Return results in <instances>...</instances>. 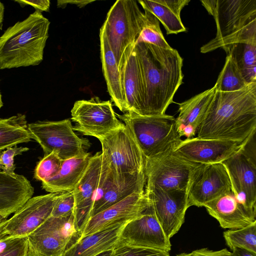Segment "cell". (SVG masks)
I'll list each match as a JSON object with an SVG mask.
<instances>
[{"label": "cell", "instance_id": "6", "mask_svg": "<svg viewBox=\"0 0 256 256\" xmlns=\"http://www.w3.org/2000/svg\"><path fill=\"white\" fill-rule=\"evenodd\" d=\"M256 132L242 146L222 163L228 174L232 190L236 198L256 214Z\"/></svg>", "mask_w": 256, "mask_h": 256}, {"label": "cell", "instance_id": "26", "mask_svg": "<svg viewBox=\"0 0 256 256\" xmlns=\"http://www.w3.org/2000/svg\"><path fill=\"white\" fill-rule=\"evenodd\" d=\"M92 156L90 153L63 160L58 173L42 182V188L50 193H60L73 190L82 176Z\"/></svg>", "mask_w": 256, "mask_h": 256}, {"label": "cell", "instance_id": "21", "mask_svg": "<svg viewBox=\"0 0 256 256\" xmlns=\"http://www.w3.org/2000/svg\"><path fill=\"white\" fill-rule=\"evenodd\" d=\"M215 92L214 86L178 104L179 114L176 118V126L180 138H190L196 135Z\"/></svg>", "mask_w": 256, "mask_h": 256}, {"label": "cell", "instance_id": "40", "mask_svg": "<svg viewBox=\"0 0 256 256\" xmlns=\"http://www.w3.org/2000/svg\"><path fill=\"white\" fill-rule=\"evenodd\" d=\"M176 256H232L231 252L226 248L212 250L207 248L194 250L190 253H182Z\"/></svg>", "mask_w": 256, "mask_h": 256}, {"label": "cell", "instance_id": "27", "mask_svg": "<svg viewBox=\"0 0 256 256\" xmlns=\"http://www.w3.org/2000/svg\"><path fill=\"white\" fill-rule=\"evenodd\" d=\"M122 78L127 112L132 111L144 116V88L140 62L134 48L124 67Z\"/></svg>", "mask_w": 256, "mask_h": 256}, {"label": "cell", "instance_id": "5", "mask_svg": "<svg viewBox=\"0 0 256 256\" xmlns=\"http://www.w3.org/2000/svg\"><path fill=\"white\" fill-rule=\"evenodd\" d=\"M116 115L130 130L145 158L174 150L182 140L172 116H142L132 111Z\"/></svg>", "mask_w": 256, "mask_h": 256}, {"label": "cell", "instance_id": "1", "mask_svg": "<svg viewBox=\"0 0 256 256\" xmlns=\"http://www.w3.org/2000/svg\"><path fill=\"white\" fill-rule=\"evenodd\" d=\"M256 130V82L233 92L216 91L197 137L239 142Z\"/></svg>", "mask_w": 256, "mask_h": 256}, {"label": "cell", "instance_id": "7", "mask_svg": "<svg viewBox=\"0 0 256 256\" xmlns=\"http://www.w3.org/2000/svg\"><path fill=\"white\" fill-rule=\"evenodd\" d=\"M32 138L42 148L44 155L56 152L62 160L86 152L89 141L78 136L69 118L59 121H36L28 124Z\"/></svg>", "mask_w": 256, "mask_h": 256}, {"label": "cell", "instance_id": "22", "mask_svg": "<svg viewBox=\"0 0 256 256\" xmlns=\"http://www.w3.org/2000/svg\"><path fill=\"white\" fill-rule=\"evenodd\" d=\"M34 193V188L24 176L0 172V216L14 213Z\"/></svg>", "mask_w": 256, "mask_h": 256}, {"label": "cell", "instance_id": "25", "mask_svg": "<svg viewBox=\"0 0 256 256\" xmlns=\"http://www.w3.org/2000/svg\"><path fill=\"white\" fill-rule=\"evenodd\" d=\"M100 53L102 73L108 92L114 105L122 112H127L122 74L114 55L103 34L100 32Z\"/></svg>", "mask_w": 256, "mask_h": 256}, {"label": "cell", "instance_id": "8", "mask_svg": "<svg viewBox=\"0 0 256 256\" xmlns=\"http://www.w3.org/2000/svg\"><path fill=\"white\" fill-rule=\"evenodd\" d=\"M74 214L49 217L28 238V256H62L81 237Z\"/></svg>", "mask_w": 256, "mask_h": 256}, {"label": "cell", "instance_id": "33", "mask_svg": "<svg viewBox=\"0 0 256 256\" xmlns=\"http://www.w3.org/2000/svg\"><path fill=\"white\" fill-rule=\"evenodd\" d=\"M224 236L231 250L237 247L256 253V222L242 228L226 230Z\"/></svg>", "mask_w": 256, "mask_h": 256}, {"label": "cell", "instance_id": "41", "mask_svg": "<svg viewBox=\"0 0 256 256\" xmlns=\"http://www.w3.org/2000/svg\"><path fill=\"white\" fill-rule=\"evenodd\" d=\"M14 2L18 3L22 7L28 5L31 6L35 8L36 11L40 13L42 12H49L50 4L49 0H14Z\"/></svg>", "mask_w": 256, "mask_h": 256}, {"label": "cell", "instance_id": "45", "mask_svg": "<svg viewBox=\"0 0 256 256\" xmlns=\"http://www.w3.org/2000/svg\"><path fill=\"white\" fill-rule=\"evenodd\" d=\"M4 6L3 3L0 1V30H2V22L4 18Z\"/></svg>", "mask_w": 256, "mask_h": 256}, {"label": "cell", "instance_id": "13", "mask_svg": "<svg viewBox=\"0 0 256 256\" xmlns=\"http://www.w3.org/2000/svg\"><path fill=\"white\" fill-rule=\"evenodd\" d=\"M144 192L166 236L170 240L184 222L189 208L187 190L145 186Z\"/></svg>", "mask_w": 256, "mask_h": 256}, {"label": "cell", "instance_id": "43", "mask_svg": "<svg viewBox=\"0 0 256 256\" xmlns=\"http://www.w3.org/2000/svg\"><path fill=\"white\" fill-rule=\"evenodd\" d=\"M232 250V256H256V253L243 248L236 247Z\"/></svg>", "mask_w": 256, "mask_h": 256}, {"label": "cell", "instance_id": "32", "mask_svg": "<svg viewBox=\"0 0 256 256\" xmlns=\"http://www.w3.org/2000/svg\"><path fill=\"white\" fill-rule=\"evenodd\" d=\"M238 43L256 44V19L231 35L218 40L212 39L202 46L200 51L202 53H206Z\"/></svg>", "mask_w": 256, "mask_h": 256}, {"label": "cell", "instance_id": "24", "mask_svg": "<svg viewBox=\"0 0 256 256\" xmlns=\"http://www.w3.org/2000/svg\"><path fill=\"white\" fill-rule=\"evenodd\" d=\"M145 186L144 171L115 174L109 189L103 198L92 206L88 219L133 193L144 191Z\"/></svg>", "mask_w": 256, "mask_h": 256}, {"label": "cell", "instance_id": "10", "mask_svg": "<svg viewBox=\"0 0 256 256\" xmlns=\"http://www.w3.org/2000/svg\"><path fill=\"white\" fill-rule=\"evenodd\" d=\"M98 140L102 156L114 174L144 171L145 157L124 124Z\"/></svg>", "mask_w": 256, "mask_h": 256}, {"label": "cell", "instance_id": "9", "mask_svg": "<svg viewBox=\"0 0 256 256\" xmlns=\"http://www.w3.org/2000/svg\"><path fill=\"white\" fill-rule=\"evenodd\" d=\"M199 164L182 158L174 150L145 158V186L187 190L192 172Z\"/></svg>", "mask_w": 256, "mask_h": 256}, {"label": "cell", "instance_id": "2", "mask_svg": "<svg viewBox=\"0 0 256 256\" xmlns=\"http://www.w3.org/2000/svg\"><path fill=\"white\" fill-rule=\"evenodd\" d=\"M134 50L144 88V116L163 115L182 82L183 59L172 48H163L139 42Z\"/></svg>", "mask_w": 256, "mask_h": 256}, {"label": "cell", "instance_id": "23", "mask_svg": "<svg viewBox=\"0 0 256 256\" xmlns=\"http://www.w3.org/2000/svg\"><path fill=\"white\" fill-rule=\"evenodd\" d=\"M128 222H119L80 237L62 256H96L112 250L118 244L121 230Z\"/></svg>", "mask_w": 256, "mask_h": 256}, {"label": "cell", "instance_id": "36", "mask_svg": "<svg viewBox=\"0 0 256 256\" xmlns=\"http://www.w3.org/2000/svg\"><path fill=\"white\" fill-rule=\"evenodd\" d=\"M0 256H28V238L4 236L0 240Z\"/></svg>", "mask_w": 256, "mask_h": 256}, {"label": "cell", "instance_id": "29", "mask_svg": "<svg viewBox=\"0 0 256 256\" xmlns=\"http://www.w3.org/2000/svg\"><path fill=\"white\" fill-rule=\"evenodd\" d=\"M32 139L25 114L0 118V152Z\"/></svg>", "mask_w": 256, "mask_h": 256}, {"label": "cell", "instance_id": "42", "mask_svg": "<svg viewBox=\"0 0 256 256\" xmlns=\"http://www.w3.org/2000/svg\"><path fill=\"white\" fill-rule=\"evenodd\" d=\"M94 0H58L57 1V6L59 8H64L68 4H75L78 7L82 8L85 6L86 5L89 4L90 3L94 2Z\"/></svg>", "mask_w": 256, "mask_h": 256}, {"label": "cell", "instance_id": "3", "mask_svg": "<svg viewBox=\"0 0 256 256\" xmlns=\"http://www.w3.org/2000/svg\"><path fill=\"white\" fill-rule=\"evenodd\" d=\"M49 20L35 11L0 36V69L39 64L48 38Z\"/></svg>", "mask_w": 256, "mask_h": 256}, {"label": "cell", "instance_id": "47", "mask_svg": "<svg viewBox=\"0 0 256 256\" xmlns=\"http://www.w3.org/2000/svg\"><path fill=\"white\" fill-rule=\"evenodd\" d=\"M2 106H3V102H2V94L0 92V109Z\"/></svg>", "mask_w": 256, "mask_h": 256}, {"label": "cell", "instance_id": "18", "mask_svg": "<svg viewBox=\"0 0 256 256\" xmlns=\"http://www.w3.org/2000/svg\"><path fill=\"white\" fill-rule=\"evenodd\" d=\"M150 204L144 190L135 192L88 219L82 228L81 237L110 225L135 219L142 214Z\"/></svg>", "mask_w": 256, "mask_h": 256}, {"label": "cell", "instance_id": "34", "mask_svg": "<svg viewBox=\"0 0 256 256\" xmlns=\"http://www.w3.org/2000/svg\"><path fill=\"white\" fill-rule=\"evenodd\" d=\"M144 10V24L136 44L144 42L163 48H171L162 34L158 19L150 12Z\"/></svg>", "mask_w": 256, "mask_h": 256}, {"label": "cell", "instance_id": "39", "mask_svg": "<svg viewBox=\"0 0 256 256\" xmlns=\"http://www.w3.org/2000/svg\"><path fill=\"white\" fill-rule=\"evenodd\" d=\"M28 150L26 147L15 146L2 150L0 154V164L3 167L2 171L8 174L14 173L16 165L14 164V158Z\"/></svg>", "mask_w": 256, "mask_h": 256}, {"label": "cell", "instance_id": "38", "mask_svg": "<svg viewBox=\"0 0 256 256\" xmlns=\"http://www.w3.org/2000/svg\"><path fill=\"white\" fill-rule=\"evenodd\" d=\"M74 198L73 192H60L52 210L51 216L66 218L74 214Z\"/></svg>", "mask_w": 256, "mask_h": 256}, {"label": "cell", "instance_id": "4", "mask_svg": "<svg viewBox=\"0 0 256 256\" xmlns=\"http://www.w3.org/2000/svg\"><path fill=\"white\" fill-rule=\"evenodd\" d=\"M144 21V14L137 1L118 0L110 8L100 28L114 55L122 76Z\"/></svg>", "mask_w": 256, "mask_h": 256}, {"label": "cell", "instance_id": "28", "mask_svg": "<svg viewBox=\"0 0 256 256\" xmlns=\"http://www.w3.org/2000/svg\"><path fill=\"white\" fill-rule=\"evenodd\" d=\"M144 10L152 14L164 26L166 34H177L186 31L180 12L190 0H138Z\"/></svg>", "mask_w": 256, "mask_h": 256}, {"label": "cell", "instance_id": "17", "mask_svg": "<svg viewBox=\"0 0 256 256\" xmlns=\"http://www.w3.org/2000/svg\"><path fill=\"white\" fill-rule=\"evenodd\" d=\"M244 142L205 139L196 136L182 140L174 149V152L182 158L194 163H222L236 152Z\"/></svg>", "mask_w": 256, "mask_h": 256}, {"label": "cell", "instance_id": "31", "mask_svg": "<svg viewBox=\"0 0 256 256\" xmlns=\"http://www.w3.org/2000/svg\"><path fill=\"white\" fill-rule=\"evenodd\" d=\"M248 84L231 56L227 54L224 66L214 86L216 90L233 92L241 90Z\"/></svg>", "mask_w": 256, "mask_h": 256}, {"label": "cell", "instance_id": "12", "mask_svg": "<svg viewBox=\"0 0 256 256\" xmlns=\"http://www.w3.org/2000/svg\"><path fill=\"white\" fill-rule=\"evenodd\" d=\"M231 190L230 180L222 162L200 164L193 170L188 182V206H204Z\"/></svg>", "mask_w": 256, "mask_h": 256}, {"label": "cell", "instance_id": "46", "mask_svg": "<svg viewBox=\"0 0 256 256\" xmlns=\"http://www.w3.org/2000/svg\"><path fill=\"white\" fill-rule=\"evenodd\" d=\"M112 252V250H109L101 252L96 256H110Z\"/></svg>", "mask_w": 256, "mask_h": 256}, {"label": "cell", "instance_id": "11", "mask_svg": "<svg viewBox=\"0 0 256 256\" xmlns=\"http://www.w3.org/2000/svg\"><path fill=\"white\" fill-rule=\"evenodd\" d=\"M71 119L75 122L74 130L98 140L123 124L116 116L110 101L98 96L76 101L71 110Z\"/></svg>", "mask_w": 256, "mask_h": 256}, {"label": "cell", "instance_id": "44", "mask_svg": "<svg viewBox=\"0 0 256 256\" xmlns=\"http://www.w3.org/2000/svg\"><path fill=\"white\" fill-rule=\"evenodd\" d=\"M8 218L0 216V240L4 236L3 235V230L7 222Z\"/></svg>", "mask_w": 256, "mask_h": 256}, {"label": "cell", "instance_id": "35", "mask_svg": "<svg viewBox=\"0 0 256 256\" xmlns=\"http://www.w3.org/2000/svg\"><path fill=\"white\" fill-rule=\"evenodd\" d=\"M62 160L54 152L44 155L38 162L34 172V178L42 182L56 176L59 172Z\"/></svg>", "mask_w": 256, "mask_h": 256}, {"label": "cell", "instance_id": "37", "mask_svg": "<svg viewBox=\"0 0 256 256\" xmlns=\"http://www.w3.org/2000/svg\"><path fill=\"white\" fill-rule=\"evenodd\" d=\"M110 256H170L169 252L155 248L138 247L118 243Z\"/></svg>", "mask_w": 256, "mask_h": 256}, {"label": "cell", "instance_id": "14", "mask_svg": "<svg viewBox=\"0 0 256 256\" xmlns=\"http://www.w3.org/2000/svg\"><path fill=\"white\" fill-rule=\"evenodd\" d=\"M200 2L214 20L218 40L239 30L256 19V0H204Z\"/></svg>", "mask_w": 256, "mask_h": 256}, {"label": "cell", "instance_id": "48", "mask_svg": "<svg viewBox=\"0 0 256 256\" xmlns=\"http://www.w3.org/2000/svg\"><path fill=\"white\" fill-rule=\"evenodd\" d=\"M2 168H3L1 164H0V172L2 171Z\"/></svg>", "mask_w": 256, "mask_h": 256}, {"label": "cell", "instance_id": "20", "mask_svg": "<svg viewBox=\"0 0 256 256\" xmlns=\"http://www.w3.org/2000/svg\"><path fill=\"white\" fill-rule=\"evenodd\" d=\"M204 206L224 228L240 229L256 222V214L247 210L236 198L232 190Z\"/></svg>", "mask_w": 256, "mask_h": 256}, {"label": "cell", "instance_id": "16", "mask_svg": "<svg viewBox=\"0 0 256 256\" xmlns=\"http://www.w3.org/2000/svg\"><path fill=\"white\" fill-rule=\"evenodd\" d=\"M118 242L167 252L171 250L170 240L166 236L150 202L142 215L126 224Z\"/></svg>", "mask_w": 256, "mask_h": 256}, {"label": "cell", "instance_id": "30", "mask_svg": "<svg viewBox=\"0 0 256 256\" xmlns=\"http://www.w3.org/2000/svg\"><path fill=\"white\" fill-rule=\"evenodd\" d=\"M249 84L256 82V44L238 43L222 48Z\"/></svg>", "mask_w": 256, "mask_h": 256}, {"label": "cell", "instance_id": "15", "mask_svg": "<svg viewBox=\"0 0 256 256\" xmlns=\"http://www.w3.org/2000/svg\"><path fill=\"white\" fill-rule=\"evenodd\" d=\"M60 194L49 193L30 198L8 219L3 235L28 237L51 216Z\"/></svg>", "mask_w": 256, "mask_h": 256}, {"label": "cell", "instance_id": "19", "mask_svg": "<svg viewBox=\"0 0 256 256\" xmlns=\"http://www.w3.org/2000/svg\"><path fill=\"white\" fill-rule=\"evenodd\" d=\"M102 164V152L92 156L82 176L73 190L74 198V216L76 226L81 232L84 224L88 219L94 204Z\"/></svg>", "mask_w": 256, "mask_h": 256}]
</instances>
